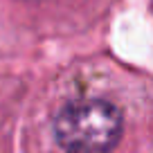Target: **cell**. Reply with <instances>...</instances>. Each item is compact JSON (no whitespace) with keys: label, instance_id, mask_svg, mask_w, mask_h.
<instances>
[{"label":"cell","instance_id":"cell-2","mask_svg":"<svg viewBox=\"0 0 153 153\" xmlns=\"http://www.w3.org/2000/svg\"><path fill=\"white\" fill-rule=\"evenodd\" d=\"M27 2H38V0H27Z\"/></svg>","mask_w":153,"mask_h":153},{"label":"cell","instance_id":"cell-1","mask_svg":"<svg viewBox=\"0 0 153 153\" xmlns=\"http://www.w3.org/2000/svg\"><path fill=\"white\" fill-rule=\"evenodd\" d=\"M122 113L106 99H79L54 117V135L68 153H110L122 137Z\"/></svg>","mask_w":153,"mask_h":153}]
</instances>
